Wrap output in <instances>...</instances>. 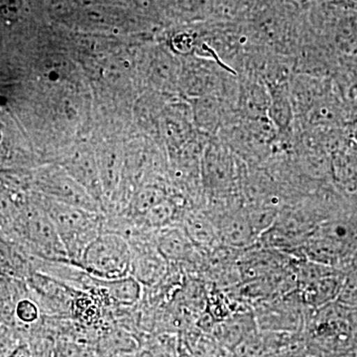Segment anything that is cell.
<instances>
[{
  "label": "cell",
  "instance_id": "obj_1",
  "mask_svg": "<svg viewBox=\"0 0 357 357\" xmlns=\"http://www.w3.org/2000/svg\"><path fill=\"white\" fill-rule=\"evenodd\" d=\"M53 220L70 261L79 267L86 248L103 231V213L49 199L42 204Z\"/></svg>",
  "mask_w": 357,
  "mask_h": 357
},
{
  "label": "cell",
  "instance_id": "obj_2",
  "mask_svg": "<svg viewBox=\"0 0 357 357\" xmlns=\"http://www.w3.org/2000/svg\"><path fill=\"white\" fill-rule=\"evenodd\" d=\"M130 245L124 237L102 232L84 250L79 267L98 280L109 281L130 275Z\"/></svg>",
  "mask_w": 357,
  "mask_h": 357
},
{
  "label": "cell",
  "instance_id": "obj_3",
  "mask_svg": "<svg viewBox=\"0 0 357 357\" xmlns=\"http://www.w3.org/2000/svg\"><path fill=\"white\" fill-rule=\"evenodd\" d=\"M27 285L36 301L42 316L49 318H72L73 306L79 291L64 282L41 272L33 271L27 277Z\"/></svg>",
  "mask_w": 357,
  "mask_h": 357
},
{
  "label": "cell",
  "instance_id": "obj_4",
  "mask_svg": "<svg viewBox=\"0 0 357 357\" xmlns=\"http://www.w3.org/2000/svg\"><path fill=\"white\" fill-rule=\"evenodd\" d=\"M132 253L130 275L141 285L151 287L165 276L168 262L156 248L154 236L129 244Z\"/></svg>",
  "mask_w": 357,
  "mask_h": 357
},
{
  "label": "cell",
  "instance_id": "obj_5",
  "mask_svg": "<svg viewBox=\"0 0 357 357\" xmlns=\"http://www.w3.org/2000/svg\"><path fill=\"white\" fill-rule=\"evenodd\" d=\"M155 244L168 263L183 262L194 255L195 245L182 225H169L155 230Z\"/></svg>",
  "mask_w": 357,
  "mask_h": 357
},
{
  "label": "cell",
  "instance_id": "obj_6",
  "mask_svg": "<svg viewBox=\"0 0 357 357\" xmlns=\"http://www.w3.org/2000/svg\"><path fill=\"white\" fill-rule=\"evenodd\" d=\"M96 284L105 291L110 305L119 307H133L142 297V285L131 275L115 280L103 281L96 279Z\"/></svg>",
  "mask_w": 357,
  "mask_h": 357
},
{
  "label": "cell",
  "instance_id": "obj_7",
  "mask_svg": "<svg viewBox=\"0 0 357 357\" xmlns=\"http://www.w3.org/2000/svg\"><path fill=\"white\" fill-rule=\"evenodd\" d=\"M218 238L234 248L246 246L257 238L249 223L248 217H230L222 218L218 225Z\"/></svg>",
  "mask_w": 357,
  "mask_h": 357
},
{
  "label": "cell",
  "instance_id": "obj_8",
  "mask_svg": "<svg viewBox=\"0 0 357 357\" xmlns=\"http://www.w3.org/2000/svg\"><path fill=\"white\" fill-rule=\"evenodd\" d=\"M342 288V283L338 277L335 274L328 275L305 283L302 296L307 304L321 307L340 296Z\"/></svg>",
  "mask_w": 357,
  "mask_h": 357
},
{
  "label": "cell",
  "instance_id": "obj_9",
  "mask_svg": "<svg viewBox=\"0 0 357 357\" xmlns=\"http://www.w3.org/2000/svg\"><path fill=\"white\" fill-rule=\"evenodd\" d=\"M182 227L196 246L206 248L218 238L215 222L204 215L192 213L187 215L182 222Z\"/></svg>",
  "mask_w": 357,
  "mask_h": 357
},
{
  "label": "cell",
  "instance_id": "obj_10",
  "mask_svg": "<svg viewBox=\"0 0 357 357\" xmlns=\"http://www.w3.org/2000/svg\"><path fill=\"white\" fill-rule=\"evenodd\" d=\"M269 116L280 130L290 126L293 117L292 103L285 86H276L270 91Z\"/></svg>",
  "mask_w": 357,
  "mask_h": 357
},
{
  "label": "cell",
  "instance_id": "obj_11",
  "mask_svg": "<svg viewBox=\"0 0 357 357\" xmlns=\"http://www.w3.org/2000/svg\"><path fill=\"white\" fill-rule=\"evenodd\" d=\"M14 314H15L16 319L15 326H34L42 318V312L39 305L31 296L30 297L25 296L17 301Z\"/></svg>",
  "mask_w": 357,
  "mask_h": 357
},
{
  "label": "cell",
  "instance_id": "obj_12",
  "mask_svg": "<svg viewBox=\"0 0 357 357\" xmlns=\"http://www.w3.org/2000/svg\"><path fill=\"white\" fill-rule=\"evenodd\" d=\"M6 357H32V356L29 345L27 342H23L9 356Z\"/></svg>",
  "mask_w": 357,
  "mask_h": 357
},
{
  "label": "cell",
  "instance_id": "obj_13",
  "mask_svg": "<svg viewBox=\"0 0 357 357\" xmlns=\"http://www.w3.org/2000/svg\"><path fill=\"white\" fill-rule=\"evenodd\" d=\"M333 6L357 13V0H328Z\"/></svg>",
  "mask_w": 357,
  "mask_h": 357
}]
</instances>
